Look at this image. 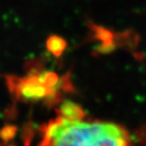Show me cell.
I'll use <instances>...</instances> for the list:
<instances>
[{
    "label": "cell",
    "instance_id": "cell-1",
    "mask_svg": "<svg viewBox=\"0 0 146 146\" xmlns=\"http://www.w3.org/2000/svg\"><path fill=\"white\" fill-rule=\"evenodd\" d=\"M39 146H133L123 127L107 122L58 117L45 126Z\"/></svg>",
    "mask_w": 146,
    "mask_h": 146
},
{
    "label": "cell",
    "instance_id": "cell-2",
    "mask_svg": "<svg viewBox=\"0 0 146 146\" xmlns=\"http://www.w3.org/2000/svg\"><path fill=\"white\" fill-rule=\"evenodd\" d=\"M58 84V76L53 73L27 76L13 80L12 88L16 95L26 101H39L51 96Z\"/></svg>",
    "mask_w": 146,
    "mask_h": 146
},
{
    "label": "cell",
    "instance_id": "cell-3",
    "mask_svg": "<svg viewBox=\"0 0 146 146\" xmlns=\"http://www.w3.org/2000/svg\"><path fill=\"white\" fill-rule=\"evenodd\" d=\"M58 113L61 118L72 121H80L85 117V112L76 103L71 101H65L58 108Z\"/></svg>",
    "mask_w": 146,
    "mask_h": 146
},
{
    "label": "cell",
    "instance_id": "cell-4",
    "mask_svg": "<svg viewBox=\"0 0 146 146\" xmlns=\"http://www.w3.org/2000/svg\"><path fill=\"white\" fill-rule=\"evenodd\" d=\"M46 45H47V49L52 54H54L55 56H60L66 47V42L60 37L51 36L48 39Z\"/></svg>",
    "mask_w": 146,
    "mask_h": 146
}]
</instances>
